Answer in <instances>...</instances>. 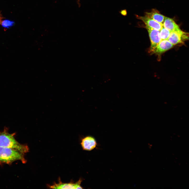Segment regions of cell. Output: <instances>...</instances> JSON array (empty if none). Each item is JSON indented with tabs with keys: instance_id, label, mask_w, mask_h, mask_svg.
<instances>
[{
	"instance_id": "1",
	"label": "cell",
	"mask_w": 189,
	"mask_h": 189,
	"mask_svg": "<svg viewBox=\"0 0 189 189\" xmlns=\"http://www.w3.org/2000/svg\"><path fill=\"white\" fill-rule=\"evenodd\" d=\"M0 146L13 149L24 154L29 150L27 145L20 144L15 140L13 134L5 131L0 133Z\"/></svg>"
},
{
	"instance_id": "2",
	"label": "cell",
	"mask_w": 189,
	"mask_h": 189,
	"mask_svg": "<svg viewBox=\"0 0 189 189\" xmlns=\"http://www.w3.org/2000/svg\"><path fill=\"white\" fill-rule=\"evenodd\" d=\"M17 160L25 163L24 154L13 149L0 146V161L9 164Z\"/></svg>"
},
{
	"instance_id": "3",
	"label": "cell",
	"mask_w": 189,
	"mask_h": 189,
	"mask_svg": "<svg viewBox=\"0 0 189 189\" xmlns=\"http://www.w3.org/2000/svg\"><path fill=\"white\" fill-rule=\"evenodd\" d=\"M188 39V33L182 31L181 30L171 32L168 40L174 45L183 43Z\"/></svg>"
},
{
	"instance_id": "4",
	"label": "cell",
	"mask_w": 189,
	"mask_h": 189,
	"mask_svg": "<svg viewBox=\"0 0 189 189\" xmlns=\"http://www.w3.org/2000/svg\"><path fill=\"white\" fill-rule=\"evenodd\" d=\"M146 29L148 33L151 42L150 51L152 52L161 40L160 31L148 28H146Z\"/></svg>"
},
{
	"instance_id": "5",
	"label": "cell",
	"mask_w": 189,
	"mask_h": 189,
	"mask_svg": "<svg viewBox=\"0 0 189 189\" xmlns=\"http://www.w3.org/2000/svg\"><path fill=\"white\" fill-rule=\"evenodd\" d=\"M58 183H55L52 185L49 186V187L53 189H83L81 186L82 180L80 178L76 182L74 183L72 182L64 183L59 180Z\"/></svg>"
},
{
	"instance_id": "6",
	"label": "cell",
	"mask_w": 189,
	"mask_h": 189,
	"mask_svg": "<svg viewBox=\"0 0 189 189\" xmlns=\"http://www.w3.org/2000/svg\"><path fill=\"white\" fill-rule=\"evenodd\" d=\"M81 144L82 149L87 151L93 150L97 145V143L95 138L90 135L86 136L82 138Z\"/></svg>"
},
{
	"instance_id": "7",
	"label": "cell",
	"mask_w": 189,
	"mask_h": 189,
	"mask_svg": "<svg viewBox=\"0 0 189 189\" xmlns=\"http://www.w3.org/2000/svg\"><path fill=\"white\" fill-rule=\"evenodd\" d=\"M137 17L138 19L143 22L146 25V28H151L160 31L163 27V24L159 23L146 16H137Z\"/></svg>"
},
{
	"instance_id": "8",
	"label": "cell",
	"mask_w": 189,
	"mask_h": 189,
	"mask_svg": "<svg viewBox=\"0 0 189 189\" xmlns=\"http://www.w3.org/2000/svg\"><path fill=\"white\" fill-rule=\"evenodd\" d=\"M173 46L168 40H161L152 52L158 54H161L170 49Z\"/></svg>"
},
{
	"instance_id": "9",
	"label": "cell",
	"mask_w": 189,
	"mask_h": 189,
	"mask_svg": "<svg viewBox=\"0 0 189 189\" xmlns=\"http://www.w3.org/2000/svg\"><path fill=\"white\" fill-rule=\"evenodd\" d=\"M163 25L164 28L171 32L181 30L178 25L172 19L167 17H165Z\"/></svg>"
},
{
	"instance_id": "10",
	"label": "cell",
	"mask_w": 189,
	"mask_h": 189,
	"mask_svg": "<svg viewBox=\"0 0 189 189\" xmlns=\"http://www.w3.org/2000/svg\"><path fill=\"white\" fill-rule=\"evenodd\" d=\"M145 16L153 19L159 23L162 24L165 17L160 14L157 10L154 9H153L150 12L146 13Z\"/></svg>"
},
{
	"instance_id": "11",
	"label": "cell",
	"mask_w": 189,
	"mask_h": 189,
	"mask_svg": "<svg viewBox=\"0 0 189 189\" xmlns=\"http://www.w3.org/2000/svg\"><path fill=\"white\" fill-rule=\"evenodd\" d=\"M171 32L163 26L160 30V36L161 40H167Z\"/></svg>"
},
{
	"instance_id": "12",
	"label": "cell",
	"mask_w": 189,
	"mask_h": 189,
	"mask_svg": "<svg viewBox=\"0 0 189 189\" xmlns=\"http://www.w3.org/2000/svg\"><path fill=\"white\" fill-rule=\"evenodd\" d=\"M14 22L13 21L6 20L2 22V25L4 27L8 28L12 26L14 24Z\"/></svg>"
},
{
	"instance_id": "13",
	"label": "cell",
	"mask_w": 189,
	"mask_h": 189,
	"mask_svg": "<svg viewBox=\"0 0 189 189\" xmlns=\"http://www.w3.org/2000/svg\"></svg>"
}]
</instances>
